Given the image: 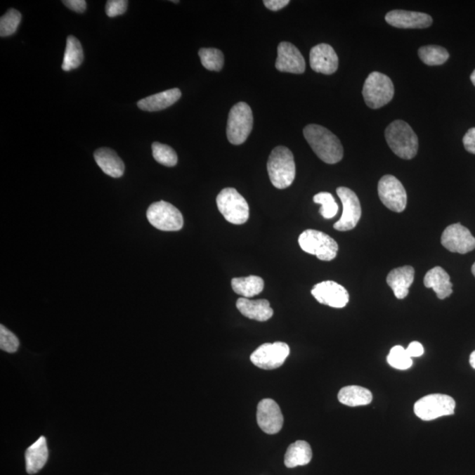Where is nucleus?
Here are the masks:
<instances>
[{"instance_id":"obj_39","label":"nucleus","mask_w":475,"mask_h":475,"mask_svg":"<svg viewBox=\"0 0 475 475\" xmlns=\"http://www.w3.org/2000/svg\"><path fill=\"white\" fill-rule=\"evenodd\" d=\"M406 351L411 358H419V356L424 355V346L419 341H412L411 344L408 345Z\"/></svg>"},{"instance_id":"obj_31","label":"nucleus","mask_w":475,"mask_h":475,"mask_svg":"<svg viewBox=\"0 0 475 475\" xmlns=\"http://www.w3.org/2000/svg\"><path fill=\"white\" fill-rule=\"evenodd\" d=\"M153 158L156 162L166 167H174L178 162L176 151L170 146L155 142L152 145Z\"/></svg>"},{"instance_id":"obj_28","label":"nucleus","mask_w":475,"mask_h":475,"mask_svg":"<svg viewBox=\"0 0 475 475\" xmlns=\"http://www.w3.org/2000/svg\"><path fill=\"white\" fill-rule=\"evenodd\" d=\"M84 53L82 45L75 37L70 36L66 41V47L62 69L65 72L77 69L82 64Z\"/></svg>"},{"instance_id":"obj_35","label":"nucleus","mask_w":475,"mask_h":475,"mask_svg":"<svg viewBox=\"0 0 475 475\" xmlns=\"http://www.w3.org/2000/svg\"><path fill=\"white\" fill-rule=\"evenodd\" d=\"M20 346L19 339L16 335L6 328L4 325L0 326V349L8 353H15L18 351Z\"/></svg>"},{"instance_id":"obj_12","label":"nucleus","mask_w":475,"mask_h":475,"mask_svg":"<svg viewBox=\"0 0 475 475\" xmlns=\"http://www.w3.org/2000/svg\"><path fill=\"white\" fill-rule=\"evenodd\" d=\"M289 354V346L285 342L277 341L261 345L251 355L250 360L261 369L274 370L284 365Z\"/></svg>"},{"instance_id":"obj_15","label":"nucleus","mask_w":475,"mask_h":475,"mask_svg":"<svg viewBox=\"0 0 475 475\" xmlns=\"http://www.w3.org/2000/svg\"><path fill=\"white\" fill-rule=\"evenodd\" d=\"M257 424L268 435L277 434L284 424L280 407L272 399H264L257 406Z\"/></svg>"},{"instance_id":"obj_25","label":"nucleus","mask_w":475,"mask_h":475,"mask_svg":"<svg viewBox=\"0 0 475 475\" xmlns=\"http://www.w3.org/2000/svg\"><path fill=\"white\" fill-rule=\"evenodd\" d=\"M371 391L359 386L344 387L338 393V400L341 404L349 407L365 406L372 403Z\"/></svg>"},{"instance_id":"obj_29","label":"nucleus","mask_w":475,"mask_h":475,"mask_svg":"<svg viewBox=\"0 0 475 475\" xmlns=\"http://www.w3.org/2000/svg\"><path fill=\"white\" fill-rule=\"evenodd\" d=\"M419 58L425 65H441L448 60L450 55L445 48L429 45L419 48Z\"/></svg>"},{"instance_id":"obj_38","label":"nucleus","mask_w":475,"mask_h":475,"mask_svg":"<svg viewBox=\"0 0 475 475\" xmlns=\"http://www.w3.org/2000/svg\"><path fill=\"white\" fill-rule=\"evenodd\" d=\"M65 6L77 13H84L86 9L85 0H65L63 1Z\"/></svg>"},{"instance_id":"obj_7","label":"nucleus","mask_w":475,"mask_h":475,"mask_svg":"<svg viewBox=\"0 0 475 475\" xmlns=\"http://www.w3.org/2000/svg\"><path fill=\"white\" fill-rule=\"evenodd\" d=\"M300 247L306 253L325 261L334 260L337 256L338 244L333 238L320 230L308 229L300 234Z\"/></svg>"},{"instance_id":"obj_8","label":"nucleus","mask_w":475,"mask_h":475,"mask_svg":"<svg viewBox=\"0 0 475 475\" xmlns=\"http://www.w3.org/2000/svg\"><path fill=\"white\" fill-rule=\"evenodd\" d=\"M456 403L453 397L446 394L433 393L421 398L414 406L415 414L424 421H432L455 411Z\"/></svg>"},{"instance_id":"obj_1","label":"nucleus","mask_w":475,"mask_h":475,"mask_svg":"<svg viewBox=\"0 0 475 475\" xmlns=\"http://www.w3.org/2000/svg\"><path fill=\"white\" fill-rule=\"evenodd\" d=\"M304 136L311 148L323 162L337 164L344 157V148L334 134L327 128L318 124H309L304 129Z\"/></svg>"},{"instance_id":"obj_9","label":"nucleus","mask_w":475,"mask_h":475,"mask_svg":"<svg viewBox=\"0 0 475 475\" xmlns=\"http://www.w3.org/2000/svg\"><path fill=\"white\" fill-rule=\"evenodd\" d=\"M146 216L152 226L165 232H176L183 226V216L179 209L165 201L150 205Z\"/></svg>"},{"instance_id":"obj_40","label":"nucleus","mask_w":475,"mask_h":475,"mask_svg":"<svg viewBox=\"0 0 475 475\" xmlns=\"http://www.w3.org/2000/svg\"><path fill=\"white\" fill-rule=\"evenodd\" d=\"M263 3L265 6L272 11H279L289 4V0H265Z\"/></svg>"},{"instance_id":"obj_4","label":"nucleus","mask_w":475,"mask_h":475,"mask_svg":"<svg viewBox=\"0 0 475 475\" xmlns=\"http://www.w3.org/2000/svg\"><path fill=\"white\" fill-rule=\"evenodd\" d=\"M393 96L394 86L389 76L378 72L370 73L363 89V96L369 108H382L392 100Z\"/></svg>"},{"instance_id":"obj_41","label":"nucleus","mask_w":475,"mask_h":475,"mask_svg":"<svg viewBox=\"0 0 475 475\" xmlns=\"http://www.w3.org/2000/svg\"><path fill=\"white\" fill-rule=\"evenodd\" d=\"M469 362L471 367L475 369V351L470 355Z\"/></svg>"},{"instance_id":"obj_37","label":"nucleus","mask_w":475,"mask_h":475,"mask_svg":"<svg viewBox=\"0 0 475 475\" xmlns=\"http://www.w3.org/2000/svg\"><path fill=\"white\" fill-rule=\"evenodd\" d=\"M463 144L464 149L468 152L475 155V128L468 130L466 135L464 136Z\"/></svg>"},{"instance_id":"obj_5","label":"nucleus","mask_w":475,"mask_h":475,"mask_svg":"<svg viewBox=\"0 0 475 475\" xmlns=\"http://www.w3.org/2000/svg\"><path fill=\"white\" fill-rule=\"evenodd\" d=\"M253 112L246 103H239L232 108L227 122L226 134L230 144L242 145L253 129Z\"/></svg>"},{"instance_id":"obj_2","label":"nucleus","mask_w":475,"mask_h":475,"mask_svg":"<svg viewBox=\"0 0 475 475\" xmlns=\"http://www.w3.org/2000/svg\"><path fill=\"white\" fill-rule=\"evenodd\" d=\"M385 137L391 150L400 158L411 160L417 156L419 148L417 135L406 122H393L386 129Z\"/></svg>"},{"instance_id":"obj_36","label":"nucleus","mask_w":475,"mask_h":475,"mask_svg":"<svg viewBox=\"0 0 475 475\" xmlns=\"http://www.w3.org/2000/svg\"><path fill=\"white\" fill-rule=\"evenodd\" d=\"M127 0H108L106 5V13L110 18L122 15L126 12L128 8Z\"/></svg>"},{"instance_id":"obj_3","label":"nucleus","mask_w":475,"mask_h":475,"mask_svg":"<svg viewBox=\"0 0 475 475\" xmlns=\"http://www.w3.org/2000/svg\"><path fill=\"white\" fill-rule=\"evenodd\" d=\"M267 169L271 183L279 190L291 186L296 176L294 157L289 149L278 146L268 157Z\"/></svg>"},{"instance_id":"obj_6","label":"nucleus","mask_w":475,"mask_h":475,"mask_svg":"<svg viewBox=\"0 0 475 475\" xmlns=\"http://www.w3.org/2000/svg\"><path fill=\"white\" fill-rule=\"evenodd\" d=\"M216 205L227 221L243 225L249 219V206L235 188H226L216 197Z\"/></svg>"},{"instance_id":"obj_20","label":"nucleus","mask_w":475,"mask_h":475,"mask_svg":"<svg viewBox=\"0 0 475 475\" xmlns=\"http://www.w3.org/2000/svg\"><path fill=\"white\" fill-rule=\"evenodd\" d=\"M236 306L242 315L251 320L266 321L273 316V309L266 299L251 300L240 298L237 300Z\"/></svg>"},{"instance_id":"obj_27","label":"nucleus","mask_w":475,"mask_h":475,"mask_svg":"<svg viewBox=\"0 0 475 475\" xmlns=\"http://www.w3.org/2000/svg\"><path fill=\"white\" fill-rule=\"evenodd\" d=\"M233 292L243 298L249 299L260 294L263 291V279L257 275H249L246 278H236L232 280Z\"/></svg>"},{"instance_id":"obj_14","label":"nucleus","mask_w":475,"mask_h":475,"mask_svg":"<svg viewBox=\"0 0 475 475\" xmlns=\"http://www.w3.org/2000/svg\"><path fill=\"white\" fill-rule=\"evenodd\" d=\"M312 295L318 302L334 308H344L349 300L347 289L334 281L321 282L314 285Z\"/></svg>"},{"instance_id":"obj_18","label":"nucleus","mask_w":475,"mask_h":475,"mask_svg":"<svg viewBox=\"0 0 475 475\" xmlns=\"http://www.w3.org/2000/svg\"><path fill=\"white\" fill-rule=\"evenodd\" d=\"M386 22L398 29H426L433 20L427 13L393 10L386 15Z\"/></svg>"},{"instance_id":"obj_24","label":"nucleus","mask_w":475,"mask_h":475,"mask_svg":"<svg viewBox=\"0 0 475 475\" xmlns=\"http://www.w3.org/2000/svg\"><path fill=\"white\" fill-rule=\"evenodd\" d=\"M48 450L46 438L41 436L27 449L25 453L26 469L27 474L38 473L47 463Z\"/></svg>"},{"instance_id":"obj_43","label":"nucleus","mask_w":475,"mask_h":475,"mask_svg":"<svg viewBox=\"0 0 475 475\" xmlns=\"http://www.w3.org/2000/svg\"><path fill=\"white\" fill-rule=\"evenodd\" d=\"M471 273H473L475 278V263L473 264V266H471Z\"/></svg>"},{"instance_id":"obj_13","label":"nucleus","mask_w":475,"mask_h":475,"mask_svg":"<svg viewBox=\"0 0 475 475\" xmlns=\"http://www.w3.org/2000/svg\"><path fill=\"white\" fill-rule=\"evenodd\" d=\"M441 243L453 253L467 254L475 249V238L460 223H453L443 230Z\"/></svg>"},{"instance_id":"obj_19","label":"nucleus","mask_w":475,"mask_h":475,"mask_svg":"<svg viewBox=\"0 0 475 475\" xmlns=\"http://www.w3.org/2000/svg\"><path fill=\"white\" fill-rule=\"evenodd\" d=\"M415 270L411 266L394 268L386 278L387 285L393 289L397 299H403L408 295V289L413 284Z\"/></svg>"},{"instance_id":"obj_33","label":"nucleus","mask_w":475,"mask_h":475,"mask_svg":"<svg viewBox=\"0 0 475 475\" xmlns=\"http://www.w3.org/2000/svg\"><path fill=\"white\" fill-rule=\"evenodd\" d=\"M313 202L321 205L320 213L324 219H331L337 216L339 206L332 194L328 193V192H320V193L314 195Z\"/></svg>"},{"instance_id":"obj_32","label":"nucleus","mask_w":475,"mask_h":475,"mask_svg":"<svg viewBox=\"0 0 475 475\" xmlns=\"http://www.w3.org/2000/svg\"><path fill=\"white\" fill-rule=\"evenodd\" d=\"M387 362L393 368L401 370V371L410 369L413 365V360L408 356L406 349L400 345L394 346L391 349L389 355L387 356Z\"/></svg>"},{"instance_id":"obj_16","label":"nucleus","mask_w":475,"mask_h":475,"mask_svg":"<svg viewBox=\"0 0 475 475\" xmlns=\"http://www.w3.org/2000/svg\"><path fill=\"white\" fill-rule=\"evenodd\" d=\"M275 68L279 72L301 74L306 71L305 58L294 45L282 41L278 47Z\"/></svg>"},{"instance_id":"obj_22","label":"nucleus","mask_w":475,"mask_h":475,"mask_svg":"<svg viewBox=\"0 0 475 475\" xmlns=\"http://www.w3.org/2000/svg\"><path fill=\"white\" fill-rule=\"evenodd\" d=\"M425 287L431 288L439 299L448 298L453 293V284L448 273L441 267H435L424 277Z\"/></svg>"},{"instance_id":"obj_11","label":"nucleus","mask_w":475,"mask_h":475,"mask_svg":"<svg viewBox=\"0 0 475 475\" xmlns=\"http://www.w3.org/2000/svg\"><path fill=\"white\" fill-rule=\"evenodd\" d=\"M337 193L342 204L341 219L334 225V228L341 232L354 229L361 219L362 209L360 201L355 192L346 187H340Z\"/></svg>"},{"instance_id":"obj_21","label":"nucleus","mask_w":475,"mask_h":475,"mask_svg":"<svg viewBox=\"0 0 475 475\" xmlns=\"http://www.w3.org/2000/svg\"><path fill=\"white\" fill-rule=\"evenodd\" d=\"M93 156L97 165L108 176L113 178H120L124 176V163L113 150L100 148L94 152Z\"/></svg>"},{"instance_id":"obj_42","label":"nucleus","mask_w":475,"mask_h":475,"mask_svg":"<svg viewBox=\"0 0 475 475\" xmlns=\"http://www.w3.org/2000/svg\"><path fill=\"white\" fill-rule=\"evenodd\" d=\"M470 79H471V83H473L474 86H475V70L473 72V73H471Z\"/></svg>"},{"instance_id":"obj_10","label":"nucleus","mask_w":475,"mask_h":475,"mask_svg":"<svg viewBox=\"0 0 475 475\" xmlns=\"http://www.w3.org/2000/svg\"><path fill=\"white\" fill-rule=\"evenodd\" d=\"M380 200L386 208L394 212H403L406 209L408 195L403 183L396 176H383L378 184Z\"/></svg>"},{"instance_id":"obj_30","label":"nucleus","mask_w":475,"mask_h":475,"mask_svg":"<svg viewBox=\"0 0 475 475\" xmlns=\"http://www.w3.org/2000/svg\"><path fill=\"white\" fill-rule=\"evenodd\" d=\"M202 65L209 71L219 72L223 65V55L218 48H202L199 51Z\"/></svg>"},{"instance_id":"obj_17","label":"nucleus","mask_w":475,"mask_h":475,"mask_svg":"<svg viewBox=\"0 0 475 475\" xmlns=\"http://www.w3.org/2000/svg\"><path fill=\"white\" fill-rule=\"evenodd\" d=\"M338 56L333 47L320 44L312 48L310 51V65L314 72L330 75L337 71Z\"/></svg>"},{"instance_id":"obj_23","label":"nucleus","mask_w":475,"mask_h":475,"mask_svg":"<svg viewBox=\"0 0 475 475\" xmlns=\"http://www.w3.org/2000/svg\"><path fill=\"white\" fill-rule=\"evenodd\" d=\"M181 97V92L180 89H169L139 100L138 106L141 110L144 111H160L172 106L177 100H180Z\"/></svg>"},{"instance_id":"obj_34","label":"nucleus","mask_w":475,"mask_h":475,"mask_svg":"<svg viewBox=\"0 0 475 475\" xmlns=\"http://www.w3.org/2000/svg\"><path fill=\"white\" fill-rule=\"evenodd\" d=\"M22 15L15 9L8 10L0 19V36L6 37L12 36L18 30Z\"/></svg>"},{"instance_id":"obj_26","label":"nucleus","mask_w":475,"mask_h":475,"mask_svg":"<svg viewBox=\"0 0 475 475\" xmlns=\"http://www.w3.org/2000/svg\"><path fill=\"white\" fill-rule=\"evenodd\" d=\"M313 452L309 443L299 440L289 446L285 453V464L288 468L306 466L311 462Z\"/></svg>"}]
</instances>
